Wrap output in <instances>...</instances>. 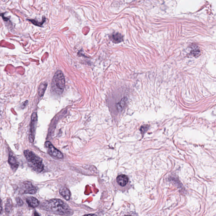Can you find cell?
Masks as SVG:
<instances>
[{"label": "cell", "mask_w": 216, "mask_h": 216, "mask_svg": "<svg viewBox=\"0 0 216 216\" xmlns=\"http://www.w3.org/2000/svg\"><path fill=\"white\" fill-rule=\"evenodd\" d=\"M42 208L44 210L55 215H72L73 211L65 202L59 199H52L43 202Z\"/></svg>", "instance_id": "6da1fadb"}, {"label": "cell", "mask_w": 216, "mask_h": 216, "mask_svg": "<svg viewBox=\"0 0 216 216\" xmlns=\"http://www.w3.org/2000/svg\"><path fill=\"white\" fill-rule=\"evenodd\" d=\"M24 154L27 161L29 166L33 170L38 173L43 171L44 165L42 159L40 157L29 150H25Z\"/></svg>", "instance_id": "7a4b0ae2"}, {"label": "cell", "mask_w": 216, "mask_h": 216, "mask_svg": "<svg viewBox=\"0 0 216 216\" xmlns=\"http://www.w3.org/2000/svg\"><path fill=\"white\" fill-rule=\"evenodd\" d=\"M65 86L64 75L61 71H57L54 74L52 84L51 91L54 93L60 94L63 93Z\"/></svg>", "instance_id": "3957f363"}, {"label": "cell", "mask_w": 216, "mask_h": 216, "mask_svg": "<svg viewBox=\"0 0 216 216\" xmlns=\"http://www.w3.org/2000/svg\"><path fill=\"white\" fill-rule=\"evenodd\" d=\"M37 122V114L36 113H33L31 115V122H30V135L29 136V140L30 142L33 143L34 141Z\"/></svg>", "instance_id": "277c9868"}, {"label": "cell", "mask_w": 216, "mask_h": 216, "mask_svg": "<svg viewBox=\"0 0 216 216\" xmlns=\"http://www.w3.org/2000/svg\"><path fill=\"white\" fill-rule=\"evenodd\" d=\"M45 146L47 149L48 153L50 155L58 159H63V153L54 147L51 142L49 141H46L45 143Z\"/></svg>", "instance_id": "5b68a950"}, {"label": "cell", "mask_w": 216, "mask_h": 216, "mask_svg": "<svg viewBox=\"0 0 216 216\" xmlns=\"http://www.w3.org/2000/svg\"><path fill=\"white\" fill-rule=\"evenodd\" d=\"M25 185V190L24 194H34L37 191V188L34 187L32 184L31 182H24Z\"/></svg>", "instance_id": "8992f818"}, {"label": "cell", "mask_w": 216, "mask_h": 216, "mask_svg": "<svg viewBox=\"0 0 216 216\" xmlns=\"http://www.w3.org/2000/svg\"><path fill=\"white\" fill-rule=\"evenodd\" d=\"M128 177L124 174H121V175H119L117 178V182L120 186H122V187L125 186L128 183Z\"/></svg>", "instance_id": "52a82bcc"}, {"label": "cell", "mask_w": 216, "mask_h": 216, "mask_svg": "<svg viewBox=\"0 0 216 216\" xmlns=\"http://www.w3.org/2000/svg\"><path fill=\"white\" fill-rule=\"evenodd\" d=\"M8 162L13 169L14 170L17 169L19 166V163L14 154L11 152H10L9 155Z\"/></svg>", "instance_id": "ba28073f"}, {"label": "cell", "mask_w": 216, "mask_h": 216, "mask_svg": "<svg viewBox=\"0 0 216 216\" xmlns=\"http://www.w3.org/2000/svg\"><path fill=\"white\" fill-rule=\"evenodd\" d=\"M26 202L30 207L36 208L39 205V202L36 198L30 196L27 198Z\"/></svg>", "instance_id": "9c48e42d"}, {"label": "cell", "mask_w": 216, "mask_h": 216, "mask_svg": "<svg viewBox=\"0 0 216 216\" xmlns=\"http://www.w3.org/2000/svg\"><path fill=\"white\" fill-rule=\"evenodd\" d=\"M60 194L67 201H68L71 197V193L69 190L65 187H62L59 191Z\"/></svg>", "instance_id": "30bf717a"}, {"label": "cell", "mask_w": 216, "mask_h": 216, "mask_svg": "<svg viewBox=\"0 0 216 216\" xmlns=\"http://www.w3.org/2000/svg\"><path fill=\"white\" fill-rule=\"evenodd\" d=\"M112 41L115 43H119L123 41L122 36L120 33H116L112 35L110 37Z\"/></svg>", "instance_id": "8fae6325"}, {"label": "cell", "mask_w": 216, "mask_h": 216, "mask_svg": "<svg viewBox=\"0 0 216 216\" xmlns=\"http://www.w3.org/2000/svg\"><path fill=\"white\" fill-rule=\"evenodd\" d=\"M47 85V83H42L39 86L38 90V95L39 97H42L44 95Z\"/></svg>", "instance_id": "7c38bea8"}, {"label": "cell", "mask_w": 216, "mask_h": 216, "mask_svg": "<svg viewBox=\"0 0 216 216\" xmlns=\"http://www.w3.org/2000/svg\"><path fill=\"white\" fill-rule=\"evenodd\" d=\"M45 17H43V21H42L41 22H38V21H36L35 20H29L32 23H33V24L35 25H36L37 26H41V25H42V24H43V23L45 21Z\"/></svg>", "instance_id": "4fadbf2b"}, {"label": "cell", "mask_w": 216, "mask_h": 216, "mask_svg": "<svg viewBox=\"0 0 216 216\" xmlns=\"http://www.w3.org/2000/svg\"><path fill=\"white\" fill-rule=\"evenodd\" d=\"M148 128L149 126L148 125H146L142 126H141V128H140L141 131V133H144L146 132V131L148 130Z\"/></svg>", "instance_id": "5bb4252c"}, {"label": "cell", "mask_w": 216, "mask_h": 216, "mask_svg": "<svg viewBox=\"0 0 216 216\" xmlns=\"http://www.w3.org/2000/svg\"><path fill=\"white\" fill-rule=\"evenodd\" d=\"M5 209L6 212H9L11 209V203H8L6 205Z\"/></svg>", "instance_id": "9a60e30c"}, {"label": "cell", "mask_w": 216, "mask_h": 216, "mask_svg": "<svg viewBox=\"0 0 216 216\" xmlns=\"http://www.w3.org/2000/svg\"><path fill=\"white\" fill-rule=\"evenodd\" d=\"M16 201L17 204L19 205V206H22L23 204V202L20 198H17L16 199Z\"/></svg>", "instance_id": "2e32d148"}, {"label": "cell", "mask_w": 216, "mask_h": 216, "mask_svg": "<svg viewBox=\"0 0 216 216\" xmlns=\"http://www.w3.org/2000/svg\"><path fill=\"white\" fill-rule=\"evenodd\" d=\"M125 104V102L124 101V100L123 101H121L120 103L118 104L119 105L118 106V107L119 108V109H123V108H124V107Z\"/></svg>", "instance_id": "e0dca14e"}, {"label": "cell", "mask_w": 216, "mask_h": 216, "mask_svg": "<svg viewBox=\"0 0 216 216\" xmlns=\"http://www.w3.org/2000/svg\"><path fill=\"white\" fill-rule=\"evenodd\" d=\"M28 101H25V102L23 103L22 105V107H23V108H24L26 106V105L28 104Z\"/></svg>", "instance_id": "ac0fdd59"}]
</instances>
